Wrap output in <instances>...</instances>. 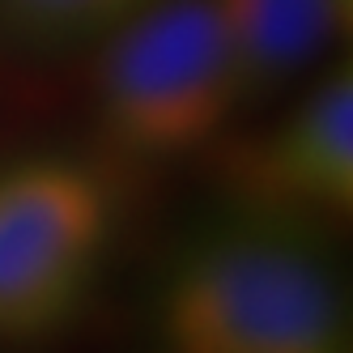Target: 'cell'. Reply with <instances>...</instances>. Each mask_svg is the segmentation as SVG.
<instances>
[{
  "label": "cell",
  "instance_id": "cell-1",
  "mask_svg": "<svg viewBox=\"0 0 353 353\" xmlns=\"http://www.w3.org/2000/svg\"><path fill=\"white\" fill-rule=\"evenodd\" d=\"M162 353H353L345 285L302 221L234 209L170 264Z\"/></svg>",
  "mask_w": 353,
  "mask_h": 353
},
{
  "label": "cell",
  "instance_id": "cell-2",
  "mask_svg": "<svg viewBox=\"0 0 353 353\" xmlns=\"http://www.w3.org/2000/svg\"><path fill=\"white\" fill-rule=\"evenodd\" d=\"M239 107V52L221 0H141L107 30L94 119L119 162L166 166L200 154Z\"/></svg>",
  "mask_w": 353,
  "mask_h": 353
},
{
  "label": "cell",
  "instance_id": "cell-3",
  "mask_svg": "<svg viewBox=\"0 0 353 353\" xmlns=\"http://www.w3.org/2000/svg\"><path fill=\"white\" fill-rule=\"evenodd\" d=\"M115 225L90 162L43 154L0 166V341H34L85 307Z\"/></svg>",
  "mask_w": 353,
  "mask_h": 353
},
{
  "label": "cell",
  "instance_id": "cell-4",
  "mask_svg": "<svg viewBox=\"0 0 353 353\" xmlns=\"http://www.w3.org/2000/svg\"><path fill=\"white\" fill-rule=\"evenodd\" d=\"M225 192L247 213L311 225L353 213V72L327 68L264 137L225 158Z\"/></svg>",
  "mask_w": 353,
  "mask_h": 353
},
{
  "label": "cell",
  "instance_id": "cell-5",
  "mask_svg": "<svg viewBox=\"0 0 353 353\" xmlns=\"http://www.w3.org/2000/svg\"><path fill=\"white\" fill-rule=\"evenodd\" d=\"M221 13L239 52L243 107H256L336 43L349 0H221Z\"/></svg>",
  "mask_w": 353,
  "mask_h": 353
},
{
  "label": "cell",
  "instance_id": "cell-6",
  "mask_svg": "<svg viewBox=\"0 0 353 353\" xmlns=\"http://www.w3.org/2000/svg\"><path fill=\"white\" fill-rule=\"evenodd\" d=\"M141 0H0V34L26 47H64L111 30Z\"/></svg>",
  "mask_w": 353,
  "mask_h": 353
}]
</instances>
